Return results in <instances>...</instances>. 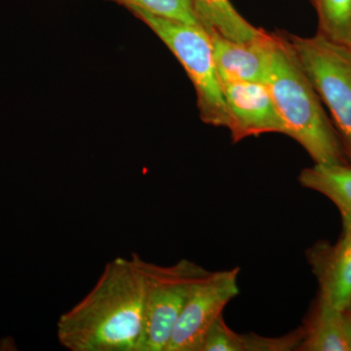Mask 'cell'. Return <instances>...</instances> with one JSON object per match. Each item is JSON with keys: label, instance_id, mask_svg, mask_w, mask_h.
Wrapping results in <instances>:
<instances>
[{"label": "cell", "instance_id": "1", "mask_svg": "<svg viewBox=\"0 0 351 351\" xmlns=\"http://www.w3.org/2000/svg\"><path fill=\"white\" fill-rule=\"evenodd\" d=\"M142 258H115L94 287L60 316L57 338L69 351H138L145 319Z\"/></svg>", "mask_w": 351, "mask_h": 351}, {"label": "cell", "instance_id": "2", "mask_svg": "<svg viewBox=\"0 0 351 351\" xmlns=\"http://www.w3.org/2000/svg\"><path fill=\"white\" fill-rule=\"evenodd\" d=\"M267 84L285 123L286 136L301 145L314 164L348 165L331 119L281 32Z\"/></svg>", "mask_w": 351, "mask_h": 351}, {"label": "cell", "instance_id": "3", "mask_svg": "<svg viewBox=\"0 0 351 351\" xmlns=\"http://www.w3.org/2000/svg\"><path fill=\"white\" fill-rule=\"evenodd\" d=\"M129 10L163 41L186 71L195 86L201 120L208 125L226 128L225 98L206 29L202 25L157 17L137 8Z\"/></svg>", "mask_w": 351, "mask_h": 351}, {"label": "cell", "instance_id": "4", "mask_svg": "<svg viewBox=\"0 0 351 351\" xmlns=\"http://www.w3.org/2000/svg\"><path fill=\"white\" fill-rule=\"evenodd\" d=\"M295 59L328 108L351 167V47L316 32L311 38L283 34Z\"/></svg>", "mask_w": 351, "mask_h": 351}, {"label": "cell", "instance_id": "5", "mask_svg": "<svg viewBox=\"0 0 351 351\" xmlns=\"http://www.w3.org/2000/svg\"><path fill=\"white\" fill-rule=\"evenodd\" d=\"M142 263L145 281V319L138 351H165L182 309L209 270L182 258L174 265Z\"/></svg>", "mask_w": 351, "mask_h": 351}, {"label": "cell", "instance_id": "6", "mask_svg": "<svg viewBox=\"0 0 351 351\" xmlns=\"http://www.w3.org/2000/svg\"><path fill=\"white\" fill-rule=\"evenodd\" d=\"M239 267L210 271L196 285L176 323L165 351H200L208 331L239 294Z\"/></svg>", "mask_w": 351, "mask_h": 351}, {"label": "cell", "instance_id": "7", "mask_svg": "<svg viewBox=\"0 0 351 351\" xmlns=\"http://www.w3.org/2000/svg\"><path fill=\"white\" fill-rule=\"evenodd\" d=\"M228 126L234 144L263 134L286 135V127L267 83L221 80Z\"/></svg>", "mask_w": 351, "mask_h": 351}, {"label": "cell", "instance_id": "8", "mask_svg": "<svg viewBox=\"0 0 351 351\" xmlns=\"http://www.w3.org/2000/svg\"><path fill=\"white\" fill-rule=\"evenodd\" d=\"M208 34L219 80L267 83L278 34L263 29L260 36L248 41L232 40L213 32Z\"/></svg>", "mask_w": 351, "mask_h": 351}, {"label": "cell", "instance_id": "9", "mask_svg": "<svg viewBox=\"0 0 351 351\" xmlns=\"http://www.w3.org/2000/svg\"><path fill=\"white\" fill-rule=\"evenodd\" d=\"M306 258L317 280V297L345 311L351 302V233H341L336 243L315 242L306 251Z\"/></svg>", "mask_w": 351, "mask_h": 351}, {"label": "cell", "instance_id": "10", "mask_svg": "<svg viewBox=\"0 0 351 351\" xmlns=\"http://www.w3.org/2000/svg\"><path fill=\"white\" fill-rule=\"evenodd\" d=\"M298 351H351V330L343 311L316 295L301 325Z\"/></svg>", "mask_w": 351, "mask_h": 351}, {"label": "cell", "instance_id": "11", "mask_svg": "<svg viewBox=\"0 0 351 351\" xmlns=\"http://www.w3.org/2000/svg\"><path fill=\"white\" fill-rule=\"evenodd\" d=\"M301 339V327L274 338L253 332L239 334L221 315L208 331L200 351H291L297 350Z\"/></svg>", "mask_w": 351, "mask_h": 351}, {"label": "cell", "instance_id": "12", "mask_svg": "<svg viewBox=\"0 0 351 351\" xmlns=\"http://www.w3.org/2000/svg\"><path fill=\"white\" fill-rule=\"evenodd\" d=\"M300 184L324 195L341 214L343 232L351 233V167L314 164L300 173Z\"/></svg>", "mask_w": 351, "mask_h": 351}, {"label": "cell", "instance_id": "13", "mask_svg": "<svg viewBox=\"0 0 351 351\" xmlns=\"http://www.w3.org/2000/svg\"><path fill=\"white\" fill-rule=\"evenodd\" d=\"M200 25L235 41H248L263 31L254 27L237 12L230 0H191Z\"/></svg>", "mask_w": 351, "mask_h": 351}, {"label": "cell", "instance_id": "14", "mask_svg": "<svg viewBox=\"0 0 351 351\" xmlns=\"http://www.w3.org/2000/svg\"><path fill=\"white\" fill-rule=\"evenodd\" d=\"M318 19V34L351 47V0H311Z\"/></svg>", "mask_w": 351, "mask_h": 351}, {"label": "cell", "instance_id": "15", "mask_svg": "<svg viewBox=\"0 0 351 351\" xmlns=\"http://www.w3.org/2000/svg\"><path fill=\"white\" fill-rule=\"evenodd\" d=\"M126 8H137L157 17L201 25L191 0H112Z\"/></svg>", "mask_w": 351, "mask_h": 351}, {"label": "cell", "instance_id": "16", "mask_svg": "<svg viewBox=\"0 0 351 351\" xmlns=\"http://www.w3.org/2000/svg\"><path fill=\"white\" fill-rule=\"evenodd\" d=\"M343 314H345L346 319L348 321V326H350L351 330V302L346 306L345 311H343Z\"/></svg>", "mask_w": 351, "mask_h": 351}]
</instances>
